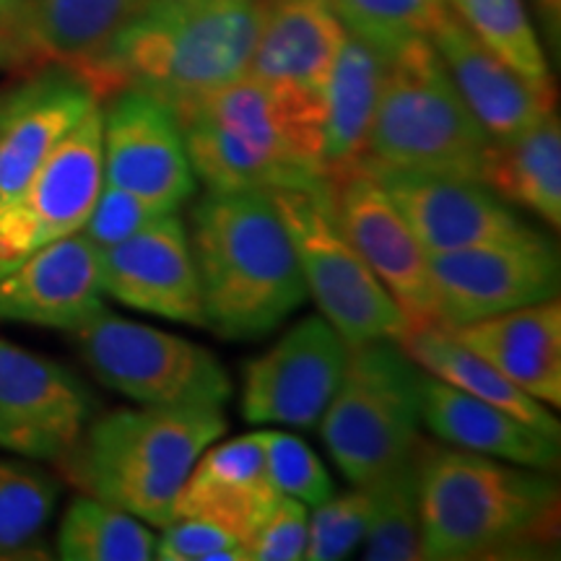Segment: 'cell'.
<instances>
[{
	"label": "cell",
	"mask_w": 561,
	"mask_h": 561,
	"mask_svg": "<svg viewBox=\"0 0 561 561\" xmlns=\"http://www.w3.org/2000/svg\"><path fill=\"white\" fill-rule=\"evenodd\" d=\"M479 180L502 201L561 224V125L557 112L515 133L491 140L483 151Z\"/></svg>",
	"instance_id": "obj_26"
},
{
	"label": "cell",
	"mask_w": 561,
	"mask_h": 561,
	"mask_svg": "<svg viewBox=\"0 0 561 561\" xmlns=\"http://www.w3.org/2000/svg\"><path fill=\"white\" fill-rule=\"evenodd\" d=\"M421 421L447 445L489 455L512 466L551 471L559 466V439L530 430L512 413L483 403L421 369Z\"/></svg>",
	"instance_id": "obj_24"
},
{
	"label": "cell",
	"mask_w": 561,
	"mask_h": 561,
	"mask_svg": "<svg viewBox=\"0 0 561 561\" xmlns=\"http://www.w3.org/2000/svg\"><path fill=\"white\" fill-rule=\"evenodd\" d=\"M159 561H250L244 538L198 517H174L157 541Z\"/></svg>",
	"instance_id": "obj_36"
},
{
	"label": "cell",
	"mask_w": 561,
	"mask_h": 561,
	"mask_svg": "<svg viewBox=\"0 0 561 561\" xmlns=\"http://www.w3.org/2000/svg\"><path fill=\"white\" fill-rule=\"evenodd\" d=\"M491 144L430 37L396 50L385 76L362 164L479 180Z\"/></svg>",
	"instance_id": "obj_6"
},
{
	"label": "cell",
	"mask_w": 561,
	"mask_h": 561,
	"mask_svg": "<svg viewBox=\"0 0 561 561\" xmlns=\"http://www.w3.org/2000/svg\"><path fill=\"white\" fill-rule=\"evenodd\" d=\"M346 34L331 0H265L248 73L322 96Z\"/></svg>",
	"instance_id": "obj_22"
},
{
	"label": "cell",
	"mask_w": 561,
	"mask_h": 561,
	"mask_svg": "<svg viewBox=\"0 0 561 561\" xmlns=\"http://www.w3.org/2000/svg\"><path fill=\"white\" fill-rule=\"evenodd\" d=\"M265 455V471L278 494L318 507L335 494L331 473L305 442L286 432H257Z\"/></svg>",
	"instance_id": "obj_34"
},
{
	"label": "cell",
	"mask_w": 561,
	"mask_h": 561,
	"mask_svg": "<svg viewBox=\"0 0 561 561\" xmlns=\"http://www.w3.org/2000/svg\"><path fill=\"white\" fill-rule=\"evenodd\" d=\"M104 182L174 214L195 195L180 117L144 89H121L102 110Z\"/></svg>",
	"instance_id": "obj_12"
},
{
	"label": "cell",
	"mask_w": 561,
	"mask_h": 561,
	"mask_svg": "<svg viewBox=\"0 0 561 561\" xmlns=\"http://www.w3.org/2000/svg\"><path fill=\"white\" fill-rule=\"evenodd\" d=\"M94 396L62 364L0 339V447L62 460L91 424Z\"/></svg>",
	"instance_id": "obj_13"
},
{
	"label": "cell",
	"mask_w": 561,
	"mask_h": 561,
	"mask_svg": "<svg viewBox=\"0 0 561 561\" xmlns=\"http://www.w3.org/2000/svg\"><path fill=\"white\" fill-rule=\"evenodd\" d=\"M42 62L26 24L24 0H0V70Z\"/></svg>",
	"instance_id": "obj_39"
},
{
	"label": "cell",
	"mask_w": 561,
	"mask_h": 561,
	"mask_svg": "<svg viewBox=\"0 0 561 561\" xmlns=\"http://www.w3.org/2000/svg\"><path fill=\"white\" fill-rule=\"evenodd\" d=\"M426 37L491 140L515 136L553 112V89H538L515 73L447 5Z\"/></svg>",
	"instance_id": "obj_20"
},
{
	"label": "cell",
	"mask_w": 561,
	"mask_h": 561,
	"mask_svg": "<svg viewBox=\"0 0 561 561\" xmlns=\"http://www.w3.org/2000/svg\"><path fill=\"white\" fill-rule=\"evenodd\" d=\"M339 224L413 325H437L430 255L375 174L354 167L328 180Z\"/></svg>",
	"instance_id": "obj_15"
},
{
	"label": "cell",
	"mask_w": 561,
	"mask_h": 561,
	"mask_svg": "<svg viewBox=\"0 0 561 561\" xmlns=\"http://www.w3.org/2000/svg\"><path fill=\"white\" fill-rule=\"evenodd\" d=\"M375 174L403 214L426 255L512 240L536 231L481 180L458 174L390 170L362 164Z\"/></svg>",
	"instance_id": "obj_16"
},
{
	"label": "cell",
	"mask_w": 561,
	"mask_h": 561,
	"mask_svg": "<svg viewBox=\"0 0 561 561\" xmlns=\"http://www.w3.org/2000/svg\"><path fill=\"white\" fill-rule=\"evenodd\" d=\"M104 185L102 107L47 153L21 191L0 203V271L30 257L45 244L81 231Z\"/></svg>",
	"instance_id": "obj_11"
},
{
	"label": "cell",
	"mask_w": 561,
	"mask_h": 561,
	"mask_svg": "<svg viewBox=\"0 0 561 561\" xmlns=\"http://www.w3.org/2000/svg\"><path fill=\"white\" fill-rule=\"evenodd\" d=\"M271 198L297 250L307 297L341 339L348 346L401 341L411 322L343 234L331 185L280 187Z\"/></svg>",
	"instance_id": "obj_8"
},
{
	"label": "cell",
	"mask_w": 561,
	"mask_h": 561,
	"mask_svg": "<svg viewBox=\"0 0 561 561\" xmlns=\"http://www.w3.org/2000/svg\"><path fill=\"white\" fill-rule=\"evenodd\" d=\"M388 66L390 55L380 47L346 34L322 91V167L328 180L362 164Z\"/></svg>",
	"instance_id": "obj_25"
},
{
	"label": "cell",
	"mask_w": 561,
	"mask_h": 561,
	"mask_svg": "<svg viewBox=\"0 0 561 561\" xmlns=\"http://www.w3.org/2000/svg\"><path fill=\"white\" fill-rule=\"evenodd\" d=\"M419 450L377 481L362 486L371 496V517L367 536H364V559H424L421 557L419 517Z\"/></svg>",
	"instance_id": "obj_30"
},
{
	"label": "cell",
	"mask_w": 561,
	"mask_h": 561,
	"mask_svg": "<svg viewBox=\"0 0 561 561\" xmlns=\"http://www.w3.org/2000/svg\"><path fill=\"white\" fill-rule=\"evenodd\" d=\"M224 430L221 409L144 405L96 419L62 460L91 496L164 528L195 460Z\"/></svg>",
	"instance_id": "obj_5"
},
{
	"label": "cell",
	"mask_w": 561,
	"mask_h": 561,
	"mask_svg": "<svg viewBox=\"0 0 561 561\" xmlns=\"http://www.w3.org/2000/svg\"><path fill=\"white\" fill-rule=\"evenodd\" d=\"M421 369L396 341L351 346L322 439L341 473L367 486L419 450Z\"/></svg>",
	"instance_id": "obj_7"
},
{
	"label": "cell",
	"mask_w": 561,
	"mask_h": 561,
	"mask_svg": "<svg viewBox=\"0 0 561 561\" xmlns=\"http://www.w3.org/2000/svg\"><path fill=\"white\" fill-rule=\"evenodd\" d=\"M164 214H170V210L153 206V203L138 198V195L121 191V187L104 182L89 219L83 221L81 234L87 237L89 242H94L96 248L104 250L128 240V237H133L140 229H146Z\"/></svg>",
	"instance_id": "obj_37"
},
{
	"label": "cell",
	"mask_w": 561,
	"mask_h": 561,
	"mask_svg": "<svg viewBox=\"0 0 561 561\" xmlns=\"http://www.w3.org/2000/svg\"><path fill=\"white\" fill-rule=\"evenodd\" d=\"M58 481L30 462L0 458V559L42 557Z\"/></svg>",
	"instance_id": "obj_32"
},
{
	"label": "cell",
	"mask_w": 561,
	"mask_h": 561,
	"mask_svg": "<svg viewBox=\"0 0 561 561\" xmlns=\"http://www.w3.org/2000/svg\"><path fill=\"white\" fill-rule=\"evenodd\" d=\"M307 507L280 494L265 520L250 533V561H297L307 549Z\"/></svg>",
	"instance_id": "obj_38"
},
{
	"label": "cell",
	"mask_w": 561,
	"mask_h": 561,
	"mask_svg": "<svg viewBox=\"0 0 561 561\" xmlns=\"http://www.w3.org/2000/svg\"><path fill=\"white\" fill-rule=\"evenodd\" d=\"M159 538L136 515L115 504L79 496L58 530V557L66 561H151Z\"/></svg>",
	"instance_id": "obj_29"
},
{
	"label": "cell",
	"mask_w": 561,
	"mask_h": 561,
	"mask_svg": "<svg viewBox=\"0 0 561 561\" xmlns=\"http://www.w3.org/2000/svg\"><path fill=\"white\" fill-rule=\"evenodd\" d=\"M278 496L265 471L261 434L252 432L195 460L174 502V517L216 523L248 541Z\"/></svg>",
	"instance_id": "obj_21"
},
{
	"label": "cell",
	"mask_w": 561,
	"mask_h": 561,
	"mask_svg": "<svg viewBox=\"0 0 561 561\" xmlns=\"http://www.w3.org/2000/svg\"><path fill=\"white\" fill-rule=\"evenodd\" d=\"M371 517V496L367 489L356 486L343 496H331L318 504L307 523L305 559L335 561L346 559L364 541Z\"/></svg>",
	"instance_id": "obj_35"
},
{
	"label": "cell",
	"mask_w": 561,
	"mask_h": 561,
	"mask_svg": "<svg viewBox=\"0 0 561 561\" xmlns=\"http://www.w3.org/2000/svg\"><path fill=\"white\" fill-rule=\"evenodd\" d=\"M24 5L42 62L87 76L146 0H24Z\"/></svg>",
	"instance_id": "obj_28"
},
{
	"label": "cell",
	"mask_w": 561,
	"mask_h": 561,
	"mask_svg": "<svg viewBox=\"0 0 561 561\" xmlns=\"http://www.w3.org/2000/svg\"><path fill=\"white\" fill-rule=\"evenodd\" d=\"M476 39L538 89H553L549 62L525 0H445Z\"/></svg>",
	"instance_id": "obj_31"
},
{
	"label": "cell",
	"mask_w": 561,
	"mask_h": 561,
	"mask_svg": "<svg viewBox=\"0 0 561 561\" xmlns=\"http://www.w3.org/2000/svg\"><path fill=\"white\" fill-rule=\"evenodd\" d=\"M263 13L265 0H146L83 79L100 100L133 87L178 112L248 73Z\"/></svg>",
	"instance_id": "obj_2"
},
{
	"label": "cell",
	"mask_w": 561,
	"mask_h": 561,
	"mask_svg": "<svg viewBox=\"0 0 561 561\" xmlns=\"http://www.w3.org/2000/svg\"><path fill=\"white\" fill-rule=\"evenodd\" d=\"M100 96L79 70L47 62L0 102V203L13 198Z\"/></svg>",
	"instance_id": "obj_18"
},
{
	"label": "cell",
	"mask_w": 561,
	"mask_h": 561,
	"mask_svg": "<svg viewBox=\"0 0 561 561\" xmlns=\"http://www.w3.org/2000/svg\"><path fill=\"white\" fill-rule=\"evenodd\" d=\"M351 346L325 318H305L244 367L242 416L250 424L314 430L331 405Z\"/></svg>",
	"instance_id": "obj_14"
},
{
	"label": "cell",
	"mask_w": 561,
	"mask_h": 561,
	"mask_svg": "<svg viewBox=\"0 0 561 561\" xmlns=\"http://www.w3.org/2000/svg\"><path fill=\"white\" fill-rule=\"evenodd\" d=\"M343 26L356 37L371 42L385 55L413 37H426L445 0H331Z\"/></svg>",
	"instance_id": "obj_33"
},
{
	"label": "cell",
	"mask_w": 561,
	"mask_h": 561,
	"mask_svg": "<svg viewBox=\"0 0 561 561\" xmlns=\"http://www.w3.org/2000/svg\"><path fill=\"white\" fill-rule=\"evenodd\" d=\"M437 325L453 328L557 299L559 252L541 231L430 255Z\"/></svg>",
	"instance_id": "obj_10"
},
{
	"label": "cell",
	"mask_w": 561,
	"mask_h": 561,
	"mask_svg": "<svg viewBox=\"0 0 561 561\" xmlns=\"http://www.w3.org/2000/svg\"><path fill=\"white\" fill-rule=\"evenodd\" d=\"M533 9H536V16L541 21L546 42L559 53L561 42V0H530Z\"/></svg>",
	"instance_id": "obj_40"
},
{
	"label": "cell",
	"mask_w": 561,
	"mask_h": 561,
	"mask_svg": "<svg viewBox=\"0 0 561 561\" xmlns=\"http://www.w3.org/2000/svg\"><path fill=\"white\" fill-rule=\"evenodd\" d=\"M100 248L81 231L0 271V320L73 333L104 310Z\"/></svg>",
	"instance_id": "obj_19"
},
{
	"label": "cell",
	"mask_w": 561,
	"mask_h": 561,
	"mask_svg": "<svg viewBox=\"0 0 561 561\" xmlns=\"http://www.w3.org/2000/svg\"><path fill=\"white\" fill-rule=\"evenodd\" d=\"M195 178L214 193L325 185L322 96L244 73L178 110Z\"/></svg>",
	"instance_id": "obj_1"
},
{
	"label": "cell",
	"mask_w": 561,
	"mask_h": 561,
	"mask_svg": "<svg viewBox=\"0 0 561 561\" xmlns=\"http://www.w3.org/2000/svg\"><path fill=\"white\" fill-rule=\"evenodd\" d=\"M398 346L426 375L437 377V380L453 385V388L468 392V396L479 398L483 403L512 413V416L520 419L530 430L546 434V437L559 439L561 430L557 416H551V411L541 401H536L528 392L517 388L500 369L491 367L486 359H481L471 348L462 346L447 328L413 325L398 341Z\"/></svg>",
	"instance_id": "obj_27"
},
{
	"label": "cell",
	"mask_w": 561,
	"mask_h": 561,
	"mask_svg": "<svg viewBox=\"0 0 561 561\" xmlns=\"http://www.w3.org/2000/svg\"><path fill=\"white\" fill-rule=\"evenodd\" d=\"M104 294L133 310L206 328L187 229L174 214L100 250Z\"/></svg>",
	"instance_id": "obj_17"
},
{
	"label": "cell",
	"mask_w": 561,
	"mask_h": 561,
	"mask_svg": "<svg viewBox=\"0 0 561 561\" xmlns=\"http://www.w3.org/2000/svg\"><path fill=\"white\" fill-rule=\"evenodd\" d=\"M543 405H561V305L538 301L450 331Z\"/></svg>",
	"instance_id": "obj_23"
},
{
	"label": "cell",
	"mask_w": 561,
	"mask_h": 561,
	"mask_svg": "<svg viewBox=\"0 0 561 561\" xmlns=\"http://www.w3.org/2000/svg\"><path fill=\"white\" fill-rule=\"evenodd\" d=\"M191 252L206 328L261 339L307 299L297 250L271 193L208 191L191 214Z\"/></svg>",
	"instance_id": "obj_3"
},
{
	"label": "cell",
	"mask_w": 561,
	"mask_h": 561,
	"mask_svg": "<svg viewBox=\"0 0 561 561\" xmlns=\"http://www.w3.org/2000/svg\"><path fill=\"white\" fill-rule=\"evenodd\" d=\"M0 102H3V91H0Z\"/></svg>",
	"instance_id": "obj_41"
},
{
	"label": "cell",
	"mask_w": 561,
	"mask_h": 561,
	"mask_svg": "<svg viewBox=\"0 0 561 561\" xmlns=\"http://www.w3.org/2000/svg\"><path fill=\"white\" fill-rule=\"evenodd\" d=\"M76 346L96 380L140 405H208L231 398L227 369L208 348L100 310L76 328Z\"/></svg>",
	"instance_id": "obj_9"
},
{
	"label": "cell",
	"mask_w": 561,
	"mask_h": 561,
	"mask_svg": "<svg viewBox=\"0 0 561 561\" xmlns=\"http://www.w3.org/2000/svg\"><path fill=\"white\" fill-rule=\"evenodd\" d=\"M419 517L424 559L507 557L557 538L559 486L525 466L421 442Z\"/></svg>",
	"instance_id": "obj_4"
}]
</instances>
